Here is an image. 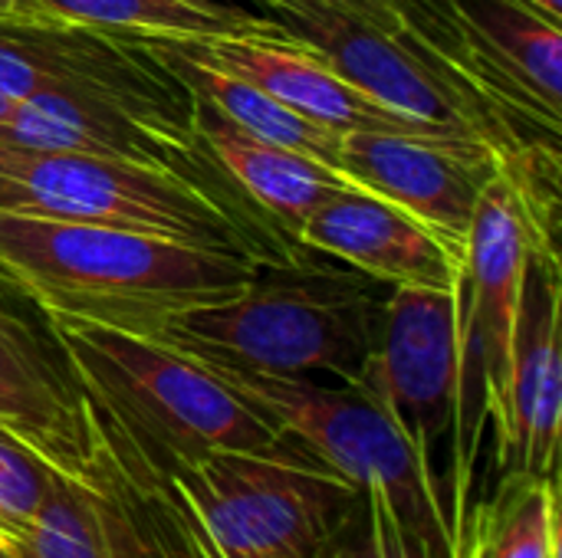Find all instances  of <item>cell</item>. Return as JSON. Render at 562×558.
<instances>
[{
    "mask_svg": "<svg viewBox=\"0 0 562 558\" xmlns=\"http://www.w3.org/2000/svg\"><path fill=\"white\" fill-rule=\"evenodd\" d=\"M487 556V516H484V506L474 513L471 526L461 529L458 536V546H454V558H484Z\"/></svg>",
    "mask_w": 562,
    "mask_h": 558,
    "instance_id": "cb8c5ba5",
    "label": "cell"
},
{
    "mask_svg": "<svg viewBox=\"0 0 562 558\" xmlns=\"http://www.w3.org/2000/svg\"><path fill=\"white\" fill-rule=\"evenodd\" d=\"M260 260L155 234L0 210V276L46 316L158 335L244 289Z\"/></svg>",
    "mask_w": 562,
    "mask_h": 558,
    "instance_id": "6da1fadb",
    "label": "cell"
},
{
    "mask_svg": "<svg viewBox=\"0 0 562 558\" xmlns=\"http://www.w3.org/2000/svg\"><path fill=\"white\" fill-rule=\"evenodd\" d=\"M461 283L451 289L395 286L385 299L379 349L366 382L415 454L435 470V447L458 418Z\"/></svg>",
    "mask_w": 562,
    "mask_h": 558,
    "instance_id": "7c38bea8",
    "label": "cell"
},
{
    "mask_svg": "<svg viewBox=\"0 0 562 558\" xmlns=\"http://www.w3.org/2000/svg\"><path fill=\"white\" fill-rule=\"evenodd\" d=\"M204 368L277 434L296 441L352 487L385 497L395 516L422 543L441 558H454V529L441 506L435 470L422 464L366 382L323 385L319 378H280L224 365Z\"/></svg>",
    "mask_w": 562,
    "mask_h": 558,
    "instance_id": "5b68a950",
    "label": "cell"
},
{
    "mask_svg": "<svg viewBox=\"0 0 562 558\" xmlns=\"http://www.w3.org/2000/svg\"><path fill=\"white\" fill-rule=\"evenodd\" d=\"M20 16L102 30L112 36H211L263 26L250 10H204L188 0H16Z\"/></svg>",
    "mask_w": 562,
    "mask_h": 558,
    "instance_id": "d6986e66",
    "label": "cell"
},
{
    "mask_svg": "<svg viewBox=\"0 0 562 558\" xmlns=\"http://www.w3.org/2000/svg\"><path fill=\"white\" fill-rule=\"evenodd\" d=\"M0 428L53 470L86 474L102 428L86 398L53 319L0 276Z\"/></svg>",
    "mask_w": 562,
    "mask_h": 558,
    "instance_id": "8fae6325",
    "label": "cell"
},
{
    "mask_svg": "<svg viewBox=\"0 0 562 558\" xmlns=\"http://www.w3.org/2000/svg\"><path fill=\"white\" fill-rule=\"evenodd\" d=\"M53 467L0 428V529L10 536L33 520L53 487Z\"/></svg>",
    "mask_w": 562,
    "mask_h": 558,
    "instance_id": "7402d4cb",
    "label": "cell"
},
{
    "mask_svg": "<svg viewBox=\"0 0 562 558\" xmlns=\"http://www.w3.org/2000/svg\"><path fill=\"white\" fill-rule=\"evenodd\" d=\"M10 16H20L16 0H0V20H10Z\"/></svg>",
    "mask_w": 562,
    "mask_h": 558,
    "instance_id": "4316f807",
    "label": "cell"
},
{
    "mask_svg": "<svg viewBox=\"0 0 562 558\" xmlns=\"http://www.w3.org/2000/svg\"><path fill=\"white\" fill-rule=\"evenodd\" d=\"M270 20L398 115L487 141L504 158L553 145L477 95L412 26L385 30L323 3H283L270 10Z\"/></svg>",
    "mask_w": 562,
    "mask_h": 558,
    "instance_id": "52a82bcc",
    "label": "cell"
},
{
    "mask_svg": "<svg viewBox=\"0 0 562 558\" xmlns=\"http://www.w3.org/2000/svg\"><path fill=\"white\" fill-rule=\"evenodd\" d=\"M194 7H204V10H217V13H231V10H240L237 0H188Z\"/></svg>",
    "mask_w": 562,
    "mask_h": 558,
    "instance_id": "484cf974",
    "label": "cell"
},
{
    "mask_svg": "<svg viewBox=\"0 0 562 558\" xmlns=\"http://www.w3.org/2000/svg\"><path fill=\"white\" fill-rule=\"evenodd\" d=\"M530 250H550L527 214L514 178L501 171L481 194L461 260V375L454 418V460L468 483L484 421L497 424L507 401L514 332Z\"/></svg>",
    "mask_w": 562,
    "mask_h": 558,
    "instance_id": "ba28073f",
    "label": "cell"
},
{
    "mask_svg": "<svg viewBox=\"0 0 562 558\" xmlns=\"http://www.w3.org/2000/svg\"><path fill=\"white\" fill-rule=\"evenodd\" d=\"M319 558H441L422 543L385 497L362 490Z\"/></svg>",
    "mask_w": 562,
    "mask_h": 558,
    "instance_id": "44dd1931",
    "label": "cell"
},
{
    "mask_svg": "<svg viewBox=\"0 0 562 558\" xmlns=\"http://www.w3.org/2000/svg\"><path fill=\"white\" fill-rule=\"evenodd\" d=\"M0 558H16V553H13V543H10V536L0 529Z\"/></svg>",
    "mask_w": 562,
    "mask_h": 558,
    "instance_id": "83f0119b",
    "label": "cell"
},
{
    "mask_svg": "<svg viewBox=\"0 0 562 558\" xmlns=\"http://www.w3.org/2000/svg\"><path fill=\"white\" fill-rule=\"evenodd\" d=\"M102 428L95 464L53 474L33 520L10 533L16 558H188L175 539L158 480Z\"/></svg>",
    "mask_w": 562,
    "mask_h": 558,
    "instance_id": "30bf717a",
    "label": "cell"
},
{
    "mask_svg": "<svg viewBox=\"0 0 562 558\" xmlns=\"http://www.w3.org/2000/svg\"><path fill=\"white\" fill-rule=\"evenodd\" d=\"M385 299L389 286L300 247L260 260L244 289L178 312L155 339L204 365L352 385L375 358Z\"/></svg>",
    "mask_w": 562,
    "mask_h": 558,
    "instance_id": "7a4b0ae2",
    "label": "cell"
},
{
    "mask_svg": "<svg viewBox=\"0 0 562 558\" xmlns=\"http://www.w3.org/2000/svg\"><path fill=\"white\" fill-rule=\"evenodd\" d=\"M484 558H560V516L553 477H507L501 500L484 506Z\"/></svg>",
    "mask_w": 562,
    "mask_h": 558,
    "instance_id": "ffe728a7",
    "label": "cell"
},
{
    "mask_svg": "<svg viewBox=\"0 0 562 558\" xmlns=\"http://www.w3.org/2000/svg\"><path fill=\"white\" fill-rule=\"evenodd\" d=\"M53 329L102 424L155 480L217 451L283 441L201 362L151 335L76 319Z\"/></svg>",
    "mask_w": 562,
    "mask_h": 558,
    "instance_id": "3957f363",
    "label": "cell"
},
{
    "mask_svg": "<svg viewBox=\"0 0 562 558\" xmlns=\"http://www.w3.org/2000/svg\"><path fill=\"white\" fill-rule=\"evenodd\" d=\"M207 62L260 86L277 102L293 109L296 115L310 118L313 125L333 132V135H405V138H425L451 148H491L487 141L454 135L425 122H415L408 115H398L366 95L359 86L342 79L316 49L283 33L273 20L254 30H234V33H211V36H175ZM497 151V148H491ZM501 155V151H497Z\"/></svg>",
    "mask_w": 562,
    "mask_h": 558,
    "instance_id": "5bb4252c",
    "label": "cell"
},
{
    "mask_svg": "<svg viewBox=\"0 0 562 558\" xmlns=\"http://www.w3.org/2000/svg\"><path fill=\"white\" fill-rule=\"evenodd\" d=\"M527 7H533L537 13H543L547 20L560 23L562 26V0H524Z\"/></svg>",
    "mask_w": 562,
    "mask_h": 558,
    "instance_id": "d4e9b609",
    "label": "cell"
},
{
    "mask_svg": "<svg viewBox=\"0 0 562 558\" xmlns=\"http://www.w3.org/2000/svg\"><path fill=\"white\" fill-rule=\"evenodd\" d=\"M296 243L326 253L389 289H451L461 283V257L438 234L362 187L323 201L300 227Z\"/></svg>",
    "mask_w": 562,
    "mask_h": 558,
    "instance_id": "e0dca14e",
    "label": "cell"
},
{
    "mask_svg": "<svg viewBox=\"0 0 562 558\" xmlns=\"http://www.w3.org/2000/svg\"><path fill=\"white\" fill-rule=\"evenodd\" d=\"M132 39L181 86V92L191 102L207 105L211 112H217L221 118H227L240 132L263 138L270 145L293 148L300 155L319 158L326 164L339 161L342 135H333V132L313 125L310 118L296 115L293 109L277 102L260 86L207 62L204 56H198L194 49H188L175 36H132Z\"/></svg>",
    "mask_w": 562,
    "mask_h": 558,
    "instance_id": "ac0fdd59",
    "label": "cell"
},
{
    "mask_svg": "<svg viewBox=\"0 0 562 558\" xmlns=\"http://www.w3.org/2000/svg\"><path fill=\"white\" fill-rule=\"evenodd\" d=\"M362 490L296 441L217 451L158 480L188 558H319Z\"/></svg>",
    "mask_w": 562,
    "mask_h": 558,
    "instance_id": "277c9868",
    "label": "cell"
},
{
    "mask_svg": "<svg viewBox=\"0 0 562 558\" xmlns=\"http://www.w3.org/2000/svg\"><path fill=\"white\" fill-rule=\"evenodd\" d=\"M270 10L283 7V3H323L329 10H342L349 16H359L366 23H375V26H385V30H398L405 26V16H402V7L398 0H257Z\"/></svg>",
    "mask_w": 562,
    "mask_h": 558,
    "instance_id": "603a6c76",
    "label": "cell"
},
{
    "mask_svg": "<svg viewBox=\"0 0 562 558\" xmlns=\"http://www.w3.org/2000/svg\"><path fill=\"white\" fill-rule=\"evenodd\" d=\"M560 253L530 250L504 414L494 424L497 460L507 477H553L560 454Z\"/></svg>",
    "mask_w": 562,
    "mask_h": 558,
    "instance_id": "2e32d148",
    "label": "cell"
},
{
    "mask_svg": "<svg viewBox=\"0 0 562 558\" xmlns=\"http://www.w3.org/2000/svg\"><path fill=\"white\" fill-rule=\"evenodd\" d=\"M0 92L13 102H105L161 122H188L191 112L181 86L132 36L40 16L0 20Z\"/></svg>",
    "mask_w": 562,
    "mask_h": 558,
    "instance_id": "9c48e42d",
    "label": "cell"
},
{
    "mask_svg": "<svg viewBox=\"0 0 562 558\" xmlns=\"http://www.w3.org/2000/svg\"><path fill=\"white\" fill-rule=\"evenodd\" d=\"M13 105H16V102H13L10 95H3V92H0V118H7V115L13 112Z\"/></svg>",
    "mask_w": 562,
    "mask_h": 558,
    "instance_id": "f1b7e54d",
    "label": "cell"
},
{
    "mask_svg": "<svg viewBox=\"0 0 562 558\" xmlns=\"http://www.w3.org/2000/svg\"><path fill=\"white\" fill-rule=\"evenodd\" d=\"M188 135L204 184L250 224L273 260L300 250V227L323 201L359 187L336 164L254 138L201 102H191Z\"/></svg>",
    "mask_w": 562,
    "mask_h": 558,
    "instance_id": "4fadbf2b",
    "label": "cell"
},
{
    "mask_svg": "<svg viewBox=\"0 0 562 558\" xmlns=\"http://www.w3.org/2000/svg\"><path fill=\"white\" fill-rule=\"evenodd\" d=\"M504 155L491 148H451L405 135H342L336 168L392 201L438 234L461 260L481 194L497 178Z\"/></svg>",
    "mask_w": 562,
    "mask_h": 558,
    "instance_id": "9a60e30c",
    "label": "cell"
},
{
    "mask_svg": "<svg viewBox=\"0 0 562 558\" xmlns=\"http://www.w3.org/2000/svg\"><path fill=\"white\" fill-rule=\"evenodd\" d=\"M0 210L155 234L273 260L250 224L207 187L125 158L0 145Z\"/></svg>",
    "mask_w": 562,
    "mask_h": 558,
    "instance_id": "8992f818",
    "label": "cell"
}]
</instances>
